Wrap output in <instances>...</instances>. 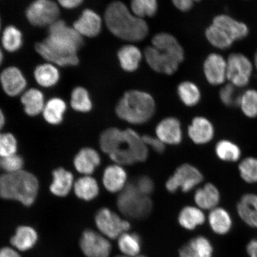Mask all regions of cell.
<instances>
[{
    "label": "cell",
    "mask_w": 257,
    "mask_h": 257,
    "mask_svg": "<svg viewBox=\"0 0 257 257\" xmlns=\"http://www.w3.org/2000/svg\"><path fill=\"white\" fill-rule=\"evenodd\" d=\"M83 44V37L59 19L48 27L47 37L36 43L35 49L48 63L57 66H75L79 63L78 53Z\"/></svg>",
    "instance_id": "1"
},
{
    "label": "cell",
    "mask_w": 257,
    "mask_h": 257,
    "mask_svg": "<svg viewBox=\"0 0 257 257\" xmlns=\"http://www.w3.org/2000/svg\"><path fill=\"white\" fill-rule=\"evenodd\" d=\"M144 57L154 71L172 75L184 62L185 52L174 36L161 32L154 35L152 46H148L144 51Z\"/></svg>",
    "instance_id": "2"
},
{
    "label": "cell",
    "mask_w": 257,
    "mask_h": 257,
    "mask_svg": "<svg viewBox=\"0 0 257 257\" xmlns=\"http://www.w3.org/2000/svg\"><path fill=\"white\" fill-rule=\"evenodd\" d=\"M104 21L112 35L130 43L142 41L149 35V27L147 22L137 17L120 1L112 2L107 6Z\"/></svg>",
    "instance_id": "3"
},
{
    "label": "cell",
    "mask_w": 257,
    "mask_h": 257,
    "mask_svg": "<svg viewBox=\"0 0 257 257\" xmlns=\"http://www.w3.org/2000/svg\"><path fill=\"white\" fill-rule=\"evenodd\" d=\"M40 184L33 173L22 170L0 175V198L30 207L37 200Z\"/></svg>",
    "instance_id": "4"
},
{
    "label": "cell",
    "mask_w": 257,
    "mask_h": 257,
    "mask_svg": "<svg viewBox=\"0 0 257 257\" xmlns=\"http://www.w3.org/2000/svg\"><path fill=\"white\" fill-rule=\"evenodd\" d=\"M155 110L153 96L139 90L125 92L115 107L118 117L134 124L146 123L153 117Z\"/></svg>",
    "instance_id": "5"
},
{
    "label": "cell",
    "mask_w": 257,
    "mask_h": 257,
    "mask_svg": "<svg viewBox=\"0 0 257 257\" xmlns=\"http://www.w3.org/2000/svg\"><path fill=\"white\" fill-rule=\"evenodd\" d=\"M149 151L143 138L131 128L123 131V137L114 152L109 155L117 165H131L146 160Z\"/></svg>",
    "instance_id": "6"
},
{
    "label": "cell",
    "mask_w": 257,
    "mask_h": 257,
    "mask_svg": "<svg viewBox=\"0 0 257 257\" xmlns=\"http://www.w3.org/2000/svg\"><path fill=\"white\" fill-rule=\"evenodd\" d=\"M121 213L133 219H143L150 214L153 203L149 196L138 191L133 182L126 184L117 199Z\"/></svg>",
    "instance_id": "7"
},
{
    "label": "cell",
    "mask_w": 257,
    "mask_h": 257,
    "mask_svg": "<svg viewBox=\"0 0 257 257\" xmlns=\"http://www.w3.org/2000/svg\"><path fill=\"white\" fill-rule=\"evenodd\" d=\"M25 16L35 27H49L60 19L59 5L53 0H35L26 9Z\"/></svg>",
    "instance_id": "8"
},
{
    "label": "cell",
    "mask_w": 257,
    "mask_h": 257,
    "mask_svg": "<svg viewBox=\"0 0 257 257\" xmlns=\"http://www.w3.org/2000/svg\"><path fill=\"white\" fill-rule=\"evenodd\" d=\"M227 60V80L236 88H243L251 79L253 63L242 53H233Z\"/></svg>",
    "instance_id": "9"
},
{
    "label": "cell",
    "mask_w": 257,
    "mask_h": 257,
    "mask_svg": "<svg viewBox=\"0 0 257 257\" xmlns=\"http://www.w3.org/2000/svg\"><path fill=\"white\" fill-rule=\"evenodd\" d=\"M94 220L98 232L109 239H118L121 234L131 229L128 221L122 219L110 209L105 207L96 212Z\"/></svg>",
    "instance_id": "10"
},
{
    "label": "cell",
    "mask_w": 257,
    "mask_h": 257,
    "mask_svg": "<svg viewBox=\"0 0 257 257\" xmlns=\"http://www.w3.org/2000/svg\"><path fill=\"white\" fill-rule=\"evenodd\" d=\"M79 245L85 257H110L112 245L107 237L91 229L83 231Z\"/></svg>",
    "instance_id": "11"
},
{
    "label": "cell",
    "mask_w": 257,
    "mask_h": 257,
    "mask_svg": "<svg viewBox=\"0 0 257 257\" xmlns=\"http://www.w3.org/2000/svg\"><path fill=\"white\" fill-rule=\"evenodd\" d=\"M203 176L199 170L188 164L180 166L166 182V188L170 192H175L179 188L185 192L192 190L200 184Z\"/></svg>",
    "instance_id": "12"
},
{
    "label": "cell",
    "mask_w": 257,
    "mask_h": 257,
    "mask_svg": "<svg viewBox=\"0 0 257 257\" xmlns=\"http://www.w3.org/2000/svg\"><path fill=\"white\" fill-rule=\"evenodd\" d=\"M0 84L6 95L16 97L26 91L28 83L20 69L16 66H9L0 74Z\"/></svg>",
    "instance_id": "13"
},
{
    "label": "cell",
    "mask_w": 257,
    "mask_h": 257,
    "mask_svg": "<svg viewBox=\"0 0 257 257\" xmlns=\"http://www.w3.org/2000/svg\"><path fill=\"white\" fill-rule=\"evenodd\" d=\"M203 70L210 85H222L227 80V60L219 54L211 53L204 61Z\"/></svg>",
    "instance_id": "14"
},
{
    "label": "cell",
    "mask_w": 257,
    "mask_h": 257,
    "mask_svg": "<svg viewBox=\"0 0 257 257\" xmlns=\"http://www.w3.org/2000/svg\"><path fill=\"white\" fill-rule=\"evenodd\" d=\"M39 240V233L34 227L29 224H22L16 228L14 234L10 239V243L22 253L34 249Z\"/></svg>",
    "instance_id": "15"
},
{
    "label": "cell",
    "mask_w": 257,
    "mask_h": 257,
    "mask_svg": "<svg viewBox=\"0 0 257 257\" xmlns=\"http://www.w3.org/2000/svg\"><path fill=\"white\" fill-rule=\"evenodd\" d=\"M102 21L97 13L86 9L74 22L73 27L83 38H94L100 34Z\"/></svg>",
    "instance_id": "16"
},
{
    "label": "cell",
    "mask_w": 257,
    "mask_h": 257,
    "mask_svg": "<svg viewBox=\"0 0 257 257\" xmlns=\"http://www.w3.org/2000/svg\"><path fill=\"white\" fill-rule=\"evenodd\" d=\"M212 24L222 29L234 42L245 39L249 34L248 25L229 15L222 14L215 16Z\"/></svg>",
    "instance_id": "17"
},
{
    "label": "cell",
    "mask_w": 257,
    "mask_h": 257,
    "mask_svg": "<svg viewBox=\"0 0 257 257\" xmlns=\"http://www.w3.org/2000/svg\"><path fill=\"white\" fill-rule=\"evenodd\" d=\"M100 163L98 152L90 147L80 149L73 159L74 168L83 176H91Z\"/></svg>",
    "instance_id": "18"
},
{
    "label": "cell",
    "mask_w": 257,
    "mask_h": 257,
    "mask_svg": "<svg viewBox=\"0 0 257 257\" xmlns=\"http://www.w3.org/2000/svg\"><path fill=\"white\" fill-rule=\"evenodd\" d=\"M52 182L50 185V191L57 197H67L73 190L75 179L71 172L63 168L54 170Z\"/></svg>",
    "instance_id": "19"
},
{
    "label": "cell",
    "mask_w": 257,
    "mask_h": 257,
    "mask_svg": "<svg viewBox=\"0 0 257 257\" xmlns=\"http://www.w3.org/2000/svg\"><path fill=\"white\" fill-rule=\"evenodd\" d=\"M213 246L207 237L198 236L189 240L179 249V257H213Z\"/></svg>",
    "instance_id": "20"
},
{
    "label": "cell",
    "mask_w": 257,
    "mask_h": 257,
    "mask_svg": "<svg viewBox=\"0 0 257 257\" xmlns=\"http://www.w3.org/2000/svg\"><path fill=\"white\" fill-rule=\"evenodd\" d=\"M156 134L164 144H178L182 140L181 123L176 118H165L157 125Z\"/></svg>",
    "instance_id": "21"
},
{
    "label": "cell",
    "mask_w": 257,
    "mask_h": 257,
    "mask_svg": "<svg viewBox=\"0 0 257 257\" xmlns=\"http://www.w3.org/2000/svg\"><path fill=\"white\" fill-rule=\"evenodd\" d=\"M188 135L193 142L197 144H205L212 140L214 136L213 124L203 117H195L188 128Z\"/></svg>",
    "instance_id": "22"
},
{
    "label": "cell",
    "mask_w": 257,
    "mask_h": 257,
    "mask_svg": "<svg viewBox=\"0 0 257 257\" xmlns=\"http://www.w3.org/2000/svg\"><path fill=\"white\" fill-rule=\"evenodd\" d=\"M126 172L119 165L108 166L102 175V184L106 189L112 193L123 190L126 185Z\"/></svg>",
    "instance_id": "23"
},
{
    "label": "cell",
    "mask_w": 257,
    "mask_h": 257,
    "mask_svg": "<svg viewBox=\"0 0 257 257\" xmlns=\"http://www.w3.org/2000/svg\"><path fill=\"white\" fill-rule=\"evenodd\" d=\"M21 101L25 113L30 117L41 114L46 102L43 92L35 88L26 90L21 95Z\"/></svg>",
    "instance_id": "24"
},
{
    "label": "cell",
    "mask_w": 257,
    "mask_h": 257,
    "mask_svg": "<svg viewBox=\"0 0 257 257\" xmlns=\"http://www.w3.org/2000/svg\"><path fill=\"white\" fill-rule=\"evenodd\" d=\"M117 58L121 69L127 72L136 71L142 60L143 54L134 44H126L117 51Z\"/></svg>",
    "instance_id": "25"
},
{
    "label": "cell",
    "mask_w": 257,
    "mask_h": 257,
    "mask_svg": "<svg viewBox=\"0 0 257 257\" xmlns=\"http://www.w3.org/2000/svg\"><path fill=\"white\" fill-rule=\"evenodd\" d=\"M237 211L244 223L257 229V195H243L237 205Z\"/></svg>",
    "instance_id": "26"
},
{
    "label": "cell",
    "mask_w": 257,
    "mask_h": 257,
    "mask_svg": "<svg viewBox=\"0 0 257 257\" xmlns=\"http://www.w3.org/2000/svg\"><path fill=\"white\" fill-rule=\"evenodd\" d=\"M73 191L79 200L91 201L98 195L99 188L97 181L93 177L82 176L76 180Z\"/></svg>",
    "instance_id": "27"
},
{
    "label": "cell",
    "mask_w": 257,
    "mask_h": 257,
    "mask_svg": "<svg viewBox=\"0 0 257 257\" xmlns=\"http://www.w3.org/2000/svg\"><path fill=\"white\" fill-rule=\"evenodd\" d=\"M57 66L50 63L40 64L35 67L34 76L35 81L42 87H53L59 82L60 73Z\"/></svg>",
    "instance_id": "28"
},
{
    "label": "cell",
    "mask_w": 257,
    "mask_h": 257,
    "mask_svg": "<svg viewBox=\"0 0 257 257\" xmlns=\"http://www.w3.org/2000/svg\"><path fill=\"white\" fill-rule=\"evenodd\" d=\"M67 110V104L59 97L51 98L46 102L42 114L45 121L53 126L62 123Z\"/></svg>",
    "instance_id": "29"
},
{
    "label": "cell",
    "mask_w": 257,
    "mask_h": 257,
    "mask_svg": "<svg viewBox=\"0 0 257 257\" xmlns=\"http://www.w3.org/2000/svg\"><path fill=\"white\" fill-rule=\"evenodd\" d=\"M208 221L212 230L219 235H224L232 229V218L229 212L223 208L216 207L211 210Z\"/></svg>",
    "instance_id": "30"
},
{
    "label": "cell",
    "mask_w": 257,
    "mask_h": 257,
    "mask_svg": "<svg viewBox=\"0 0 257 257\" xmlns=\"http://www.w3.org/2000/svg\"><path fill=\"white\" fill-rule=\"evenodd\" d=\"M194 198L196 204L201 209L211 210L217 207L220 200V194L216 186L207 184L198 189Z\"/></svg>",
    "instance_id": "31"
},
{
    "label": "cell",
    "mask_w": 257,
    "mask_h": 257,
    "mask_svg": "<svg viewBox=\"0 0 257 257\" xmlns=\"http://www.w3.org/2000/svg\"><path fill=\"white\" fill-rule=\"evenodd\" d=\"M205 215L200 208L187 206L183 208L178 217L179 223L185 229L194 230L196 227L203 224Z\"/></svg>",
    "instance_id": "32"
},
{
    "label": "cell",
    "mask_w": 257,
    "mask_h": 257,
    "mask_svg": "<svg viewBox=\"0 0 257 257\" xmlns=\"http://www.w3.org/2000/svg\"><path fill=\"white\" fill-rule=\"evenodd\" d=\"M117 239L118 249L124 255L135 257L140 255L142 242L139 234L126 232L121 234Z\"/></svg>",
    "instance_id": "33"
},
{
    "label": "cell",
    "mask_w": 257,
    "mask_h": 257,
    "mask_svg": "<svg viewBox=\"0 0 257 257\" xmlns=\"http://www.w3.org/2000/svg\"><path fill=\"white\" fill-rule=\"evenodd\" d=\"M205 35L209 43L217 49H229L234 43L229 35L222 29L213 24L206 29Z\"/></svg>",
    "instance_id": "34"
},
{
    "label": "cell",
    "mask_w": 257,
    "mask_h": 257,
    "mask_svg": "<svg viewBox=\"0 0 257 257\" xmlns=\"http://www.w3.org/2000/svg\"><path fill=\"white\" fill-rule=\"evenodd\" d=\"M23 35L14 25H9L3 31L2 44L4 49L9 53H15L23 46Z\"/></svg>",
    "instance_id": "35"
},
{
    "label": "cell",
    "mask_w": 257,
    "mask_h": 257,
    "mask_svg": "<svg viewBox=\"0 0 257 257\" xmlns=\"http://www.w3.org/2000/svg\"><path fill=\"white\" fill-rule=\"evenodd\" d=\"M70 103L74 110L82 113L91 111L93 106L88 90L82 86H76L72 90Z\"/></svg>",
    "instance_id": "36"
},
{
    "label": "cell",
    "mask_w": 257,
    "mask_h": 257,
    "mask_svg": "<svg viewBox=\"0 0 257 257\" xmlns=\"http://www.w3.org/2000/svg\"><path fill=\"white\" fill-rule=\"evenodd\" d=\"M123 137V131L118 128H109L104 131L99 138V146L102 152L110 155L117 150Z\"/></svg>",
    "instance_id": "37"
},
{
    "label": "cell",
    "mask_w": 257,
    "mask_h": 257,
    "mask_svg": "<svg viewBox=\"0 0 257 257\" xmlns=\"http://www.w3.org/2000/svg\"><path fill=\"white\" fill-rule=\"evenodd\" d=\"M215 151L218 158L226 162H237L242 154L240 147L237 144L226 140L217 143Z\"/></svg>",
    "instance_id": "38"
},
{
    "label": "cell",
    "mask_w": 257,
    "mask_h": 257,
    "mask_svg": "<svg viewBox=\"0 0 257 257\" xmlns=\"http://www.w3.org/2000/svg\"><path fill=\"white\" fill-rule=\"evenodd\" d=\"M178 94L185 105L192 107L201 99V92L197 85L190 81L182 82L178 86Z\"/></svg>",
    "instance_id": "39"
},
{
    "label": "cell",
    "mask_w": 257,
    "mask_h": 257,
    "mask_svg": "<svg viewBox=\"0 0 257 257\" xmlns=\"http://www.w3.org/2000/svg\"><path fill=\"white\" fill-rule=\"evenodd\" d=\"M130 9L137 17L152 18L158 11L157 0H131Z\"/></svg>",
    "instance_id": "40"
},
{
    "label": "cell",
    "mask_w": 257,
    "mask_h": 257,
    "mask_svg": "<svg viewBox=\"0 0 257 257\" xmlns=\"http://www.w3.org/2000/svg\"><path fill=\"white\" fill-rule=\"evenodd\" d=\"M238 106L243 114L250 118L257 117V90L248 89L240 95Z\"/></svg>",
    "instance_id": "41"
},
{
    "label": "cell",
    "mask_w": 257,
    "mask_h": 257,
    "mask_svg": "<svg viewBox=\"0 0 257 257\" xmlns=\"http://www.w3.org/2000/svg\"><path fill=\"white\" fill-rule=\"evenodd\" d=\"M241 178L248 184L257 183V159L248 157L241 161L239 165Z\"/></svg>",
    "instance_id": "42"
},
{
    "label": "cell",
    "mask_w": 257,
    "mask_h": 257,
    "mask_svg": "<svg viewBox=\"0 0 257 257\" xmlns=\"http://www.w3.org/2000/svg\"><path fill=\"white\" fill-rule=\"evenodd\" d=\"M18 142L14 134L0 133V158L17 154Z\"/></svg>",
    "instance_id": "43"
},
{
    "label": "cell",
    "mask_w": 257,
    "mask_h": 257,
    "mask_svg": "<svg viewBox=\"0 0 257 257\" xmlns=\"http://www.w3.org/2000/svg\"><path fill=\"white\" fill-rule=\"evenodd\" d=\"M25 162L21 156L15 154L0 158V170L4 173H16L24 170Z\"/></svg>",
    "instance_id": "44"
},
{
    "label": "cell",
    "mask_w": 257,
    "mask_h": 257,
    "mask_svg": "<svg viewBox=\"0 0 257 257\" xmlns=\"http://www.w3.org/2000/svg\"><path fill=\"white\" fill-rule=\"evenodd\" d=\"M236 87L231 84L225 85L220 89L219 92L220 99L223 104L227 107L238 106L240 95L236 94Z\"/></svg>",
    "instance_id": "45"
},
{
    "label": "cell",
    "mask_w": 257,
    "mask_h": 257,
    "mask_svg": "<svg viewBox=\"0 0 257 257\" xmlns=\"http://www.w3.org/2000/svg\"><path fill=\"white\" fill-rule=\"evenodd\" d=\"M133 182L138 191L143 195L149 196L153 191V182L149 177L141 176Z\"/></svg>",
    "instance_id": "46"
},
{
    "label": "cell",
    "mask_w": 257,
    "mask_h": 257,
    "mask_svg": "<svg viewBox=\"0 0 257 257\" xmlns=\"http://www.w3.org/2000/svg\"><path fill=\"white\" fill-rule=\"evenodd\" d=\"M143 140L147 145L155 151L157 153H162L165 150V146L159 138L151 137L149 136H145L143 137Z\"/></svg>",
    "instance_id": "47"
},
{
    "label": "cell",
    "mask_w": 257,
    "mask_h": 257,
    "mask_svg": "<svg viewBox=\"0 0 257 257\" xmlns=\"http://www.w3.org/2000/svg\"><path fill=\"white\" fill-rule=\"evenodd\" d=\"M200 1L201 0H172V3L179 11L187 12L191 11L195 3Z\"/></svg>",
    "instance_id": "48"
},
{
    "label": "cell",
    "mask_w": 257,
    "mask_h": 257,
    "mask_svg": "<svg viewBox=\"0 0 257 257\" xmlns=\"http://www.w3.org/2000/svg\"><path fill=\"white\" fill-rule=\"evenodd\" d=\"M0 257H22L21 252L11 245L0 248Z\"/></svg>",
    "instance_id": "49"
},
{
    "label": "cell",
    "mask_w": 257,
    "mask_h": 257,
    "mask_svg": "<svg viewBox=\"0 0 257 257\" xmlns=\"http://www.w3.org/2000/svg\"><path fill=\"white\" fill-rule=\"evenodd\" d=\"M84 0H57L58 5L64 9L72 10L78 8Z\"/></svg>",
    "instance_id": "50"
},
{
    "label": "cell",
    "mask_w": 257,
    "mask_h": 257,
    "mask_svg": "<svg viewBox=\"0 0 257 257\" xmlns=\"http://www.w3.org/2000/svg\"><path fill=\"white\" fill-rule=\"evenodd\" d=\"M246 252L249 257H257V239L250 240L246 246Z\"/></svg>",
    "instance_id": "51"
},
{
    "label": "cell",
    "mask_w": 257,
    "mask_h": 257,
    "mask_svg": "<svg viewBox=\"0 0 257 257\" xmlns=\"http://www.w3.org/2000/svg\"><path fill=\"white\" fill-rule=\"evenodd\" d=\"M6 124V116L4 112L2 110V109L0 108V131L2 130V128L4 127ZM1 133V132H0Z\"/></svg>",
    "instance_id": "52"
},
{
    "label": "cell",
    "mask_w": 257,
    "mask_h": 257,
    "mask_svg": "<svg viewBox=\"0 0 257 257\" xmlns=\"http://www.w3.org/2000/svg\"><path fill=\"white\" fill-rule=\"evenodd\" d=\"M3 60H4V55H3V53L2 48H0V66L2 65L3 62Z\"/></svg>",
    "instance_id": "53"
},
{
    "label": "cell",
    "mask_w": 257,
    "mask_h": 257,
    "mask_svg": "<svg viewBox=\"0 0 257 257\" xmlns=\"http://www.w3.org/2000/svg\"><path fill=\"white\" fill-rule=\"evenodd\" d=\"M253 65L255 67V69L257 70V50L255 53L254 58H253Z\"/></svg>",
    "instance_id": "54"
},
{
    "label": "cell",
    "mask_w": 257,
    "mask_h": 257,
    "mask_svg": "<svg viewBox=\"0 0 257 257\" xmlns=\"http://www.w3.org/2000/svg\"><path fill=\"white\" fill-rule=\"evenodd\" d=\"M114 257H130V256H127L123 255H117Z\"/></svg>",
    "instance_id": "55"
},
{
    "label": "cell",
    "mask_w": 257,
    "mask_h": 257,
    "mask_svg": "<svg viewBox=\"0 0 257 257\" xmlns=\"http://www.w3.org/2000/svg\"><path fill=\"white\" fill-rule=\"evenodd\" d=\"M1 28H2V19H1V17H0V30H1Z\"/></svg>",
    "instance_id": "56"
},
{
    "label": "cell",
    "mask_w": 257,
    "mask_h": 257,
    "mask_svg": "<svg viewBox=\"0 0 257 257\" xmlns=\"http://www.w3.org/2000/svg\"><path fill=\"white\" fill-rule=\"evenodd\" d=\"M135 257H147V256H144L143 255H138V256H135Z\"/></svg>",
    "instance_id": "57"
}]
</instances>
